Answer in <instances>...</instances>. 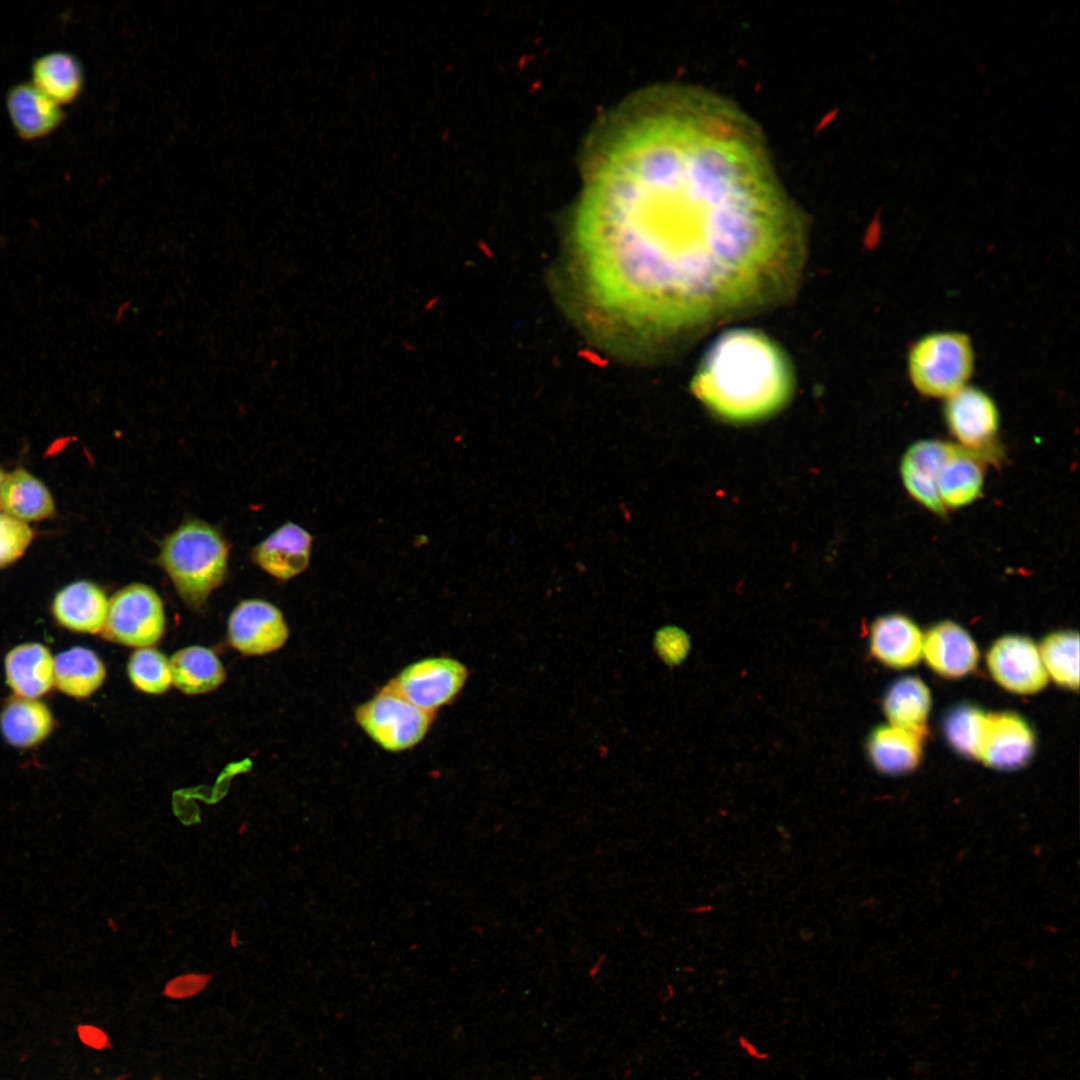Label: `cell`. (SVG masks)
Segmentation results:
<instances>
[{
  "label": "cell",
  "mask_w": 1080,
  "mask_h": 1080,
  "mask_svg": "<svg viewBox=\"0 0 1080 1080\" xmlns=\"http://www.w3.org/2000/svg\"><path fill=\"white\" fill-rule=\"evenodd\" d=\"M574 243L592 304L660 339L782 303L806 256L803 217L767 156L687 126L639 133L592 169Z\"/></svg>",
  "instance_id": "obj_1"
},
{
  "label": "cell",
  "mask_w": 1080,
  "mask_h": 1080,
  "mask_svg": "<svg viewBox=\"0 0 1080 1080\" xmlns=\"http://www.w3.org/2000/svg\"><path fill=\"white\" fill-rule=\"evenodd\" d=\"M690 387L713 415L746 423L771 416L788 403L795 373L774 339L756 329L736 328L708 347Z\"/></svg>",
  "instance_id": "obj_2"
},
{
  "label": "cell",
  "mask_w": 1080,
  "mask_h": 1080,
  "mask_svg": "<svg viewBox=\"0 0 1080 1080\" xmlns=\"http://www.w3.org/2000/svg\"><path fill=\"white\" fill-rule=\"evenodd\" d=\"M158 561L182 600L201 608L225 578L228 547L212 526L188 521L163 541Z\"/></svg>",
  "instance_id": "obj_3"
},
{
  "label": "cell",
  "mask_w": 1080,
  "mask_h": 1080,
  "mask_svg": "<svg viewBox=\"0 0 1080 1080\" xmlns=\"http://www.w3.org/2000/svg\"><path fill=\"white\" fill-rule=\"evenodd\" d=\"M975 360L974 345L966 333L934 331L910 345L906 356L907 376L922 396L946 399L969 384Z\"/></svg>",
  "instance_id": "obj_4"
},
{
  "label": "cell",
  "mask_w": 1080,
  "mask_h": 1080,
  "mask_svg": "<svg viewBox=\"0 0 1080 1080\" xmlns=\"http://www.w3.org/2000/svg\"><path fill=\"white\" fill-rule=\"evenodd\" d=\"M435 717L436 713L412 704L390 681L354 710L359 728L381 749L392 753L410 750L421 743Z\"/></svg>",
  "instance_id": "obj_5"
},
{
  "label": "cell",
  "mask_w": 1080,
  "mask_h": 1080,
  "mask_svg": "<svg viewBox=\"0 0 1080 1080\" xmlns=\"http://www.w3.org/2000/svg\"><path fill=\"white\" fill-rule=\"evenodd\" d=\"M165 632L164 606L148 585L133 583L109 600L102 634L107 640L133 648L152 647Z\"/></svg>",
  "instance_id": "obj_6"
},
{
  "label": "cell",
  "mask_w": 1080,
  "mask_h": 1080,
  "mask_svg": "<svg viewBox=\"0 0 1080 1080\" xmlns=\"http://www.w3.org/2000/svg\"><path fill=\"white\" fill-rule=\"evenodd\" d=\"M468 677L469 670L461 661L436 656L408 664L390 682L412 704L436 713L457 698Z\"/></svg>",
  "instance_id": "obj_7"
},
{
  "label": "cell",
  "mask_w": 1080,
  "mask_h": 1080,
  "mask_svg": "<svg viewBox=\"0 0 1080 1080\" xmlns=\"http://www.w3.org/2000/svg\"><path fill=\"white\" fill-rule=\"evenodd\" d=\"M944 400V420L959 446L995 457L1000 413L991 395L967 384Z\"/></svg>",
  "instance_id": "obj_8"
},
{
  "label": "cell",
  "mask_w": 1080,
  "mask_h": 1080,
  "mask_svg": "<svg viewBox=\"0 0 1080 1080\" xmlns=\"http://www.w3.org/2000/svg\"><path fill=\"white\" fill-rule=\"evenodd\" d=\"M227 631L231 646L249 656L275 652L289 638L283 613L261 599L240 602L229 616Z\"/></svg>",
  "instance_id": "obj_9"
},
{
  "label": "cell",
  "mask_w": 1080,
  "mask_h": 1080,
  "mask_svg": "<svg viewBox=\"0 0 1080 1080\" xmlns=\"http://www.w3.org/2000/svg\"><path fill=\"white\" fill-rule=\"evenodd\" d=\"M987 665L996 682L1017 694L1036 693L1048 681L1039 649L1023 636L998 639L987 654Z\"/></svg>",
  "instance_id": "obj_10"
},
{
  "label": "cell",
  "mask_w": 1080,
  "mask_h": 1080,
  "mask_svg": "<svg viewBox=\"0 0 1080 1080\" xmlns=\"http://www.w3.org/2000/svg\"><path fill=\"white\" fill-rule=\"evenodd\" d=\"M1034 745V734L1019 715L1011 712L989 713L979 760L996 769H1017L1028 762Z\"/></svg>",
  "instance_id": "obj_11"
},
{
  "label": "cell",
  "mask_w": 1080,
  "mask_h": 1080,
  "mask_svg": "<svg viewBox=\"0 0 1080 1080\" xmlns=\"http://www.w3.org/2000/svg\"><path fill=\"white\" fill-rule=\"evenodd\" d=\"M954 444L937 439L919 440L904 452L900 475L908 494L927 510L946 513L937 490L940 469Z\"/></svg>",
  "instance_id": "obj_12"
},
{
  "label": "cell",
  "mask_w": 1080,
  "mask_h": 1080,
  "mask_svg": "<svg viewBox=\"0 0 1080 1080\" xmlns=\"http://www.w3.org/2000/svg\"><path fill=\"white\" fill-rule=\"evenodd\" d=\"M5 105L17 136L35 141L54 132L64 121L65 112L31 81L13 84L6 92Z\"/></svg>",
  "instance_id": "obj_13"
},
{
  "label": "cell",
  "mask_w": 1080,
  "mask_h": 1080,
  "mask_svg": "<svg viewBox=\"0 0 1080 1080\" xmlns=\"http://www.w3.org/2000/svg\"><path fill=\"white\" fill-rule=\"evenodd\" d=\"M109 600L103 589L88 580H78L61 588L54 596L51 611L63 628L83 634H97L105 626Z\"/></svg>",
  "instance_id": "obj_14"
},
{
  "label": "cell",
  "mask_w": 1080,
  "mask_h": 1080,
  "mask_svg": "<svg viewBox=\"0 0 1080 1080\" xmlns=\"http://www.w3.org/2000/svg\"><path fill=\"white\" fill-rule=\"evenodd\" d=\"M313 537L301 526L288 522L258 544L254 562L271 576L289 580L309 565Z\"/></svg>",
  "instance_id": "obj_15"
},
{
  "label": "cell",
  "mask_w": 1080,
  "mask_h": 1080,
  "mask_svg": "<svg viewBox=\"0 0 1080 1080\" xmlns=\"http://www.w3.org/2000/svg\"><path fill=\"white\" fill-rule=\"evenodd\" d=\"M922 655L936 673L949 678L971 672L979 659L971 636L951 621L938 623L923 636Z\"/></svg>",
  "instance_id": "obj_16"
},
{
  "label": "cell",
  "mask_w": 1080,
  "mask_h": 1080,
  "mask_svg": "<svg viewBox=\"0 0 1080 1080\" xmlns=\"http://www.w3.org/2000/svg\"><path fill=\"white\" fill-rule=\"evenodd\" d=\"M987 458L994 457L953 445L937 480L938 495L946 511L972 504L982 494Z\"/></svg>",
  "instance_id": "obj_17"
},
{
  "label": "cell",
  "mask_w": 1080,
  "mask_h": 1080,
  "mask_svg": "<svg viewBox=\"0 0 1080 1080\" xmlns=\"http://www.w3.org/2000/svg\"><path fill=\"white\" fill-rule=\"evenodd\" d=\"M55 657L38 642L13 647L4 659L5 680L15 696L39 699L54 686Z\"/></svg>",
  "instance_id": "obj_18"
},
{
  "label": "cell",
  "mask_w": 1080,
  "mask_h": 1080,
  "mask_svg": "<svg viewBox=\"0 0 1080 1080\" xmlns=\"http://www.w3.org/2000/svg\"><path fill=\"white\" fill-rule=\"evenodd\" d=\"M869 645L872 655L883 664L907 668L915 665L922 656L923 635L906 616L891 614L874 621Z\"/></svg>",
  "instance_id": "obj_19"
},
{
  "label": "cell",
  "mask_w": 1080,
  "mask_h": 1080,
  "mask_svg": "<svg viewBox=\"0 0 1080 1080\" xmlns=\"http://www.w3.org/2000/svg\"><path fill=\"white\" fill-rule=\"evenodd\" d=\"M3 513L29 524L52 517L55 501L42 480L23 467L5 475L1 493Z\"/></svg>",
  "instance_id": "obj_20"
},
{
  "label": "cell",
  "mask_w": 1080,
  "mask_h": 1080,
  "mask_svg": "<svg viewBox=\"0 0 1080 1080\" xmlns=\"http://www.w3.org/2000/svg\"><path fill=\"white\" fill-rule=\"evenodd\" d=\"M31 82L59 105L73 102L82 92L84 70L79 58L66 50H52L36 57L30 68Z\"/></svg>",
  "instance_id": "obj_21"
},
{
  "label": "cell",
  "mask_w": 1080,
  "mask_h": 1080,
  "mask_svg": "<svg viewBox=\"0 0 1080 1080\" xmlns=\"http://www.w3.org/2000/svg\"><path fill=\"white\" fill-rule=\"evenodd\" d=\"M53 727V715L39 699L15 696L0 714L2 735L8 744L17 748H31L42 743Z\"/></svg>",
  "instance_id": "obj_22"
},
{
  "label": "cell",
  "mask_w": 1080,
  "mask_h": 1080,
  "mask_svg": "<svg viewBox=\"0 0 1080 1080\" xmlns=\"http://www.w3.org/2000/svg\"><path fill=\"white\" fill-rule=\"evenodd\" d=\"M172 684L186 695H200L217 689L225 680V668L209 648L189 646L169 660Z\"/></svg>",
  "instance_id": "obj_23"
},
{
  "label": "cell",
  "mask_w": 1080,
  "mask_h": 1080,
  "mask_svg": "<svg viewBox=\"0 0 1080 1080\" xmlns=\"http://www.w3.org/2000/svg\"><path fill=\"white\" fill-rule=\"evenodd\" d=\"M106 679V668L91 649L71 647L55 657L54 686L63 694L85 699L94 694Z\"/></svg>",
  "instance_id": "obj_24"
},
{
  "label": "cell",
  "mask_w": 1080,
  "mask_h": 1080,
  "mask_svg": "<svg viewBox=\"0 0 1080 1080\" xmlns=\"http://www.w3.org/2000/svg\"><path fill=\"white\" fill-rule=\"evenodd\" d=\"M931 706V694L925 683L916 677H905L887 691L883 708L890 725L911 732L921 739L926 736V720Z\"/></svg>",
  "instance_id": "obj_25"
},
{
  "label": "cell",
  "mask_w": 1080,
  "mask_h": 1080,
  "mask_svg": "<svg viewBox=\"0 0 1080 1080\" xmlns=\"http://www.w3.org/2000/svg\"><path fill=\"white\" fill-rule=\"evenodd\" d=\"M922 739L901 728L887 725L874 729L867 742L873 765L885 774H902L914 769L921 758Z\"/></svg>",
  "instance_id": "obj_26"
},
{
  "label": "cell",
  "mask_w": 1080,
  "mask_h": 1080,
  "mask_svg": "<svg viewBox=\"0 0 1080 1080\" xmlns=\"http://www.w3.org/2000/svg\"><path fill=\"white\" fill-rule=\"evenodd\" d=\"M1048 675L1058 684L1072 689L1079 685V635L1062 631L1048 635L1039 648Z\"/></svg>",
  "instance_id": "obj_27"
},
{
  "label": "cell",
  "mask_w": 1080,
  "mask_h": 1080,
  "mask_svg": "<svg viewBox=\"0 0 1080 1080\" xmlns=\"http://www.w3.org/2000/svg\"><path fill=\"white\" fill-rule=\"evenodd\" d=\"M987 714L970 705L953 709L946 717L944 731L950 744L966 757L979 760Z\"/></svg>",
  "instance_id": "obj_28"
},
{
  "label": "cell",
  "mask_w": 1080,
  "mask_h": 1080,
  "mask_svg": "<svg viewBox=\"0 0 1080 1080\" xmlns=\"http://www.w3.org/2000/svg\"><path fill=\"white\" fill-rule=\"evenodd\" d=\"M127 673L133 686L146 694H162L172 685L169 660L152 647L139 648L131 654Z\"/></svg>",
  "instance_id": "obj_29"
},
{
  "label": "cell",
  "mask_w": 1080,
  "mask_h": 1080,
  "mask_svg": "<svg viewBox=\"0 0 1080 1080\" xmlns=\"http://www.w3.org/2000/svg\"><path fill=\"white\" fill-rule=\"evenodd\" d=\"M33 538L29 524L0 512V569L19 560Z\"/></svg>",
  "instance_id": "obj_30"
},
{
  "label": "cell",
  "mask_w": 1080,
  "mask_h": 1080,
  "mask_svg": "<svg viewBox=\"0 0 1080 1080\" xmlns=\"http://www.w3.org/2000/svg\"><path fill=\"white\" fill-rule=\"evenodd\" d=\"M654 648L665 664L669 666L679 665L688 655L690 649L689 637L685 631L678 627H663L655 634Z\"/></svg>",
  "instance_id": "obj_31"
},
{
  "label": "cell",
  "mask_w": 1080,
  "mask_h": 1080,
  "mask_svg": "<svg viewBox=\"0 0 1080 1080\" xmlns=\"http://www.w3.org/2000/svg\"><path fill=\"white\" fill-rule=\"evenodd\" d=\"M211 976L202 973H187L171 979L164 988V995L182 999L200 993L209 983Z\"/></svg>",
  "instance_id": "obj_32"
},
{
  "label": "cell",
  "mask_w": 1080,
  "mask_h": 1080,
  "mask_svg": "<svg viewBox=\"0 0 1080 1080\" xmlns=\"http://www.w3.org/2000/svg\"><path fill=\"white\" fill-rule=\"evenodd\" d=\"M737 1044L739 1048L753 1060L765 1062L770 1059V1054L768 1052L760 1050L759 1047L745 1035L738 1036Z\"/></svg>",
  "instance_id": "obj_33"
},
{
  "label": "cell",
  "mask_w": 1080,
  "mask_h": 1080,
  "mask_svg": "<svg viewBox=\"0 0 1080 1080\" xmlns=\"http://www.w3.org/2000/svg\"><path fill=\"white\" fill-rule=\"evenodd\" d=\"M229 943L232 948H236L239 944V938L235 930H232L230 933Z\"/></svg>",
  "instance_id": "obj_34"
},
{
  "label": "cell",
  "mask_w": 1080,
  "mask_h": 1080,
  "mask_svg": "<svg viewBox=\"0 0 1080 1080\" xmlns=\"http://www.w3.org/2000/svg\"><path fill=\"white\" fill-rule=\"evenodd\" d=\"M5 475H6V473L4 472V470L2 469V467H0V510H1V493H2V486H3V482H4V479H5Z\"/></svg>",
  "instance_id": "obj_35"
}]
</instances>
